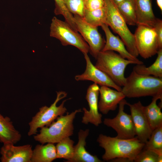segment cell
Instances as JSON below:
<instances>
[{
	"mask_svg": "<svg viewBox=\"0 0 162 162\" xmlns=\"http://www.w3.org/2000/svg\"><path fill=\"white\" fill-rule=\"evenodd\" d=\"M97 141L99 146L105 150L102 158L106 161L124 158L129 159L131 162H134L136 156L145 145V143L140 142L136 136L125 139L100 134Z\"/></svg>",
	"mask_w": 162,
	"mask_h": 162,
	"instance_id": "6da1fadb",
	"label": "cell"
},
{
	"mask_svg": "<svg viewBox=\"0 0 162 162\" xmlns=\"http://www.w3.org/2000/svg\"><path fill=\"white\" fill-rule=\"evenodd\" d=\"M121 92L129 98L162 96V78L141 75L133 70L126 78Z\"/></svg>",
	"mask_w": 162,
	"mask_h": 162,
	"instance_id": "7a4b0ae2",
	"label": "cell"
},
{
	"mask_svg": "<svg viewBox=\"0 0 162 162\" xmlns=\"http://www.w3.org/2000/svg\"><path fill=\"white\" fill-rule=\"evenodd\" d=\"M82 112L80 109L58 116L49 126L41 128L39 133L34 136V140L41 144H54L70 137L73 134V122L76 115Z\"/></svg>",
	"mask_w": 162,
	"mask_h": 162,
	"instance_id": "3957f363",
	"label": "cell"
},
{
	"mask_svg": "<svg viewBox=\"0 0 162 162\" xmlns=\"http://www.w3.org/2000/svg\"><path fill=\"white\" fill-rule=\"evenodd\" d=\"M96 60L95 66L121 87L125 83L124 74L127 66L130 64H137L136 62L125 59L112 51H100Z\"/></svg>",
	"mask_w": 162,
	"mask_h": 162,
	"instance_id": "277c9868",
	"label": "cell"
},
{
	"mask_svg": "<svg viewBox=\"0 0 162 162\" xmlns=\"http://www.w3.org/2000/svg\"><path fill=\"white\" fill-rule=\"evenodd\" d=\"M106 14V25L121 37L128 52L137 57L139 55L134 34L128 28L124 18L113 0H104Z\"/></svg>",
	"mask_w": 162,
	"mask_h": 162,
	"instance_id": "5b68a950",
	"label": "cell"
},
{
	"mask_svg": "<svg viewBox=\"0 0 162 162\" xmlns=\"http://www.w3.org/2000/svg\"><path fill=\"white\" fill-rule=\"evenodd\" d=\"M67 96V93L65 92H57L56 99L50 106H45L39 108V111L32 117L29 123V128L28 133V136L35 135L38 128L49 126L58 116L64 115L66 112L67 109L64 106V104L69 99L63 100L58 106H57V104Z\"/></svg>",
	"mask_w": 162,
	"mask_h": 162,
	"instance_id": "8992f818",
	"label": "cell"
},
{
	"mask_svg": "<svg viewBox=\"0 0 162 162\" xmlns=\"http://www.w3.org/2000/svg\"><path fill=\"white\" fill-rule=\"evenodd\" d=\"M78 32L65 21L56 16L52 18L50 27V36L59 40L63 46H73L83 54H88L89 51V46Z\"/></svg>",
	"mask_w": 162,
	"mask_h": 162,
	"instance_id": "52a82bcc",
	"label": "cell"
},
{
	"mask_svg": "<svg viewBox=\"0 0 162 162\" xmlns=\"http://www.w3.org/2000/svg\"><path fill=\"white\" fill-rule=\"evenodd\" d=\"M137 26L134 34L138 52L143 58H149L159 50L156 33L153 27L142 25Z\"/></svg>",
	"mask_w": 162,
	"mask_h": 162,
	"instance_id": "ba28073f",
	"label": "cell"
},
{
	"mask_svg": "<svg viewBox=\"0 0 162 162\" xmlns=\"http://www.w3.org/2000/svg\"><path fill=\"white\" fill-rule=\"evenodd\" d=\"M126 100H122L119 104L118 114L112 118H105L103 121L104 124L111 128L117 133L116 136L122 139H129L136 136L134 128L131 115L124 112V107Z\"/></svg>",
	"mask_w": 162,
	"mask_h": 162,
	"instance_id": "9c48e42d",
	"label": "cell"
},
{
	"mask_svg": "<svg viewBox=\"0 0 162 162\" xmlns=\"http://www.w3.org/2000/svg\"><path fill=\"white\" fill-rule=\"evenodd\" d=\"M74 16L78 32L88 44L89 52L96 59L102 50L105 40L98 31V27L88 24L82 17L77 15Z\"/></svg>",
	"mask_w": 162,
	"mask_h": 162,
	"instance_id": "30bf717a",
	"label": "cell"
},
{
	"mask_svg": "<svg viewBox=\"0 0 162 162\" xmlns=\"http://www.w3.org/2000/svg\"><path fill=\"white\" fill-rule=\"evenodd\" d=\"M129 107L136 136L142 143H145L150 137L152 130L143 111V106L140 101L131 104L127 102Z\"/></svg>",
	"mask_w": 162,
	"mask_h": 162,
	"instance_id": "8fae6325",
	"label": "cell"
},
{
	"mask_svg": "<svg viewBox=\"0 0 162 162\" xmlns=\"http://www.w3.org/2000/svg\"><path fill=\"white\" fill-rule=\"evenodd\" d=\"M100 88L95 83L90 85L87 89L86 96L89 107L87 110L83 107V115L82 122L85 124L91 123L98 126L102 122V115L99 112L98 108V96Z\"/></svg>",
	"mask_w": 162,
	"mask_h": 162,
	"instance_id": "7c38bea8",
	"label": "cell"
},
{
	"mask_svg": "<svg viewBox=\"0 0 162 162\" xmlns=\"http://www.w3.org/2000/svg\"><path fill=\"white\" fill-rule=\"evenodd\" d=\"M83 54L86 63V69L83 73L75 76L76 81H91L100 86H108L121 92L122 87L116 84L105 73L94 65L88 54Z\"/></svg>",
	"mask_w": 162,
	"mask_h": 162,
	"instance_id": "4fadbf2b",
	"label": "cell"
},
{
	"mask_svg": "<svg viewBox=\"0 0 162 162\" xmlns=\"http://www.w3.org/2000/svg\"><path fill=\"white\" fill-rule=\"evenodd\" d=\"M33 150L29 144L16 146L12 144H4L0 153L2 162H31Z\"/></svg>",
	"mask_w": 162,
	"mask_h": 162,
	"instance_id": "5bb4252c",
	"label": "cell"
},
{
	"mask_svg": "<svg viewBox=\"0 0 162 162\" xmlns=\"http://www.w3.org/2000/svg\"><path fill=\"white\" fill-rule=\"evenodd\" d=\"M100 100L98 102L99 110L104 114L110 111H114L118 105L125 97L122 92L106 86H101L99 88Z\"/></svg>",
	"mask_w": 162,
	"mask_h": 162,
	"instance_id": "9a60e30c",
	"label": "cell"
},
{
	"mask_svg": "<svg viewBox=\"0 0 162 162\" xmlns=\"http://www.w3.org/2000/svg\"><path fill=\"white\" fill-rule=\"evenodd\" d=\"M101 26L106 37L105 43L101 51H115L123 58L136 62L137 64H143L142 61L128 52L122 40L112 33L107 25L104 24Z\"/></svg>",
	"mask_w": 162,
	"mask_h": 162,
	"instance_id": "2e32d148",
	"label": "cell"
},
{
	"mask_svg": "<svg viewBox=\"0 0 162 162\" xmlns=\"http://www.w3.org/2000/svg\"><path fill=\"white\" fill-rule=\"evenodd\" d=\"M89 132V129L79 130L77 143L74 146V155L69 162H102L97 156L92 154L86 150V140Z\"/></svg>",
	"mask_w": 162,
	"mask_h": 162,
	"instance_id": "e0dca14e",
	"label": "cell"
},
{
	"mask_svg": "<svg viewBox=\"0 0 162 162\" xmlns=\"http://www.w3.org/2000/svg\"><path fill=\"white\" fill-rule=\"evenodd\" d=\"M137 24L153 27L157 18L152 9V0H134Z\"/></svg>",
	"mask_w": 162,
	"mask_h": 162,
	"instance_id": "ac0fdd59",
	"label": "cell"
},
{
	"mask_svg": "<svg viewBox=\"0 0 162 162\" xmlns=\"http://www.w3.org/2000/svg\"><path fill=\"white\" fill-rule=\"evenodd\" d=\"M21 137V134L15 128L10 118L0 114V142L4 144L14 145Z\"/></svg>",
	"mask_w": 162,
	"mask_h": 162,
	"instance_id": "d6986e66",
	"label": "cell"
},
{
	"mask_svg": "<svg viewBox=\"0 0 162 162\" xmlns=\"http://www.w3.org/2000/svg\"><path fill=\"white\" fill-rule=\"evenodd\" d=\"M159 99L162 102V96L157 95L153 97L150 104L143 106L145 114L152 131L162 124L161 107L157 104V101Z\"/></svg>",
	"mask_w": 162,
	"mask_h": 162,
	"instance_id": "ffe728a7",
	"label": "cell"
},
{
	"mask_svg": "<svg viewBox=\"0 0 162 162\" xmlns=\"http://www.w3.org/2000/svg\"><path fill=\"white\" fill-rule=\"evenodd\" d=\"M57 158L54 144L37 145L33 150L31 162H51Z\"/></svg>",
	"mask_w": 162,
	"mask_h": 162,
	"instance_id": "44dd1931",
	"label": "cell"
},
{
	"mask_svg": "<svg viewBox=\"0 0 162 162\" xmlns=\"http://www.w3.org/2000/svg\"><path fill=\"white\" fill-rule=\"evenodd\" d=\"M157 54L156 59L152 65L147 67L143 64H136L133 70L141 75L162 78V49L158 50Z\"/></svg>",
	"mask_w": 162,
	"mask_h": 162,
	"instance_id": "7402d4cb",
	"label": "cell"
},
{
	"mask_svg": "<svg viewBox=\"0 0 162 162\" xmlns=\"http://www.w3.org/2000/svg\"><path fill=\"white\" fill-rule=\"evenodd\" d=\"M117 6L127 24L137 26L136 13L134 0H124Z\"/></svg>",
	"mask_w": 162,
	"mask_h": 162,
	"instance_id": "603a6c76",
	"label": "cell"
},
{
	"mask_svg": "<svg viewBox=\"0 0 162 162\" xmlns=\"http://www.w3.org/2000/svg\"><path fill=\"white\" fill-rule=\"evenodd\" d=\"M56 146L57 158L64 159L69 162L74 153V141L70 137H66L57 143Z\"/></svg>",
	"mask_w": 162,
	"mask_h": 162,
	"instance_id": "cb8c5ba5",
	"label": "cell"
},
{
	"mask_svg": "<svg viewBox=\"0 0 162 162\" xmlns=\"http://www.w3.org/2000/svg\"><path fill=\"white\" fill-rule=\"evenodd\" d=\"M83 18L88 23L94 26L98 27L106 24V14L104 6L92 10L85 9Z\"/></svg>",
	"mask_w": 162,
	"mask_h": 162,
	"instance_id": "d4e9b609",
	"label": "cell"
},
{
	"mask_svg": "<svg viewBox=\"0 0 162 162\" xmlns=\"http://www.w3.org/2000/svg\"><path fill=\"white\" fill-rule=\"evenodd\" d=\"M55 8L54 12L56 15H62L64 17L65 21L74 29L77 31L74 16L68 10L63 0H54Z\"/></svg>",
	"mask_w": 162,
	"mask_h": 162,
	"instance_id": "484cf974",
	"label": "cell"
},
{
	"mask_svg": "<svg viewBox=\"0 0 162 162\" xmlns=\"http://www.w3.org/2000/svg\"><path fill=\"white\" fill-rule=\"evenodd\" d=\"M144 148L152 150L162 149V124L152 131Z\"/></svg>",
	"mask_w": 162,
	"mask_h": 162,
	"instance_id": "4316f807",
	"label": "cell"
},
{
	"mask_svg": "<svg viewBox=\"0 0 162 162\" xmlns=\"http://www.w3.org/2000/svg\"><path fill=\"white\" fill-rule=\"evenodd\" d=\"M66 7L72 14L83 17L86 9L84 0H63Z\"/></svg>",
	"mask_w": 162,
	"mask_h": 162,
	"instance_id": "83f0119b",
	"label": "cell"
},
{
	"mask_svg": "<svg viewBox=\"0 0 162 162\" xmlns=\"http://www.w3.org/2000/svg\"><path fill=\"white\" fill-rule=\"evenodd\" d=\"M159 156L153 151L143 148L136 156L135 162H158Z\"/></svg>",
	"mask_w": 162,
	"mask_h": 162,
	"instance_id": "f1b7e54d",
	"label": "cell"
},
{
	"mask_svg": "<svg viewBox=\"0 0 162 162\" xmlns=\"http://www.w3.org/2000/svg\"><path fill=\"white\" fill-rule=\"evenodd\" d=\"M86 9L92 10L104 7V0H84Z\"/></svg>",
	"mask_w": 162,
	"mask_h": 162,
	"instance_id": "f546056e",
	"label": "cell"
},
{
	"mask_svg": "<svg viewBox=\"0 0 162 162\" xmlns=\"http://www.w3.org/2000/svg\"><path fill=\"white\" fill-rule=\"evenodd\" d=\"M153 28L156 33L158 43L159 49H162V20L157 19Z\"/></svg>",
	"mask_w": 162,
	"mask_h": 162,
	"instance_id": "4dcf8cb0",
	"label": "cell"
},
{
	"mask_svg": "<svg viewBox=\"0 0 162 162\" xmlns=\"http://www.w3.org/2000/svg\"><path fill=\"white\" fill-rule=\"evenodd\" d=\"M111 160L112 162H130V160L128 158H120L114 159Z\"/></svg>",
	"mask_w": 162,
	"mask_h": 162,
	"instance_id": "1f68e13d",
	"label": "cell"
},
{
	"mask_svg": "<svg viewBox=\"0 0 162 162\" xmlns=\"http://www.w3.org/2000/svg\"><path fill=\"white\" fill-rule=\"evenodd\" d=\"M156 2L158 6L161 10L162 11V0H156Z\"/></svg>",
	"mask_w": 162,
	"mask_h": 162,
	"instance_id": "d6a6232c",
	"label": "cell"
},
{
	"mask_svg": "<svg viewBox=\"0 0 162 162\" xmlns=\"http://www.w3.org/2000/svg\"><path fill=\"white\" fill-rule=\"evenodd\" d=\"M114 3L116 4H118L119 3L122 2L124 0H113Z\"/></svg>",
	"mask_w": 162,
	"mask_h": 162,
	"instance_id": "836d02e7",
	"label": "cell"
}]
</instances>
